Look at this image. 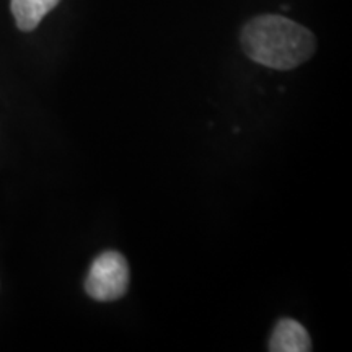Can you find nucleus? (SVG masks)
I'll return each instance as SVG.
<instances>
[{
  "mask_svg": "<svg viewBox=\"0 0 352 352\" xmlns=\"http://www.w3.org/2000/svg\"><path fill=\"white\" fill-rule=\"evenodd\" d=\"M271 352H310V334L303 324L292 318L277 321L270 341Z\"/></svg>",
  "mask_w": 352,
  "mask_h": 352,
  "instance_id": "3",
  "label": "nucleus"
},
{
  "mask_svg": "<svg viewBox=\"0 0 352 352\" xmlns=\"http://www.w3.org/2000/svg\"><path fill=\"white\" fill-rule=\"evenodd\" d=\"M60 0H12L10 8L21 32H33Z\"/></svg>",
  "mask_w": 352,
  "mask_h": 352,
  "instance_id": "4",
  "label": "nucleus"
},
{
  "mask_svg": "<svg viewBox=\"0 0 352 352\" xmlns=\"http://www.w3.org/2000/svg\"><path fill=\"white\" fill-rule=\"evenodd\" d=\"M129 287V264L118 252H103L91 263L85 290L98 302H114L126 296Z\"/></svg>",
  "mask_w": 352,
  "mask_h": 352,
  "instance_id": "2",
  "label": "nucleus"
},
{
  "mask_svg": "<svg viewBox=\"0 0 352 352\" xmlns=\"http://www.w3.org/2000/svg\"><path fill=\"white\" fill-rule=\"evenodd\" d=\"M241 47L254 63L290 70L307 63L316 50L310 30L280 15L254 16L241 30Z\"/></svg>",
  "mask_w": 352,
  "mask_h": 352,
  "instance_id": "1",
  "label": "nucleus"
}]
</instances>
